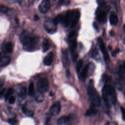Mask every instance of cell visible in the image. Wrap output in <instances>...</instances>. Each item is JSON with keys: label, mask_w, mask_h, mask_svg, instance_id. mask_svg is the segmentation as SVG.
Masks as SVG:
<instances>
[{"label": "cell", "mask_w": 125, "mask_h": 125, "mask_svg": "<svg viewBox=\"0 0 125 125\" xmlns=\"http://www.w3.org/2000/svg\"><path fill=\"white\" fill-rule=\"evenodd\" d=\"M21 42L24 49L28 51H33L38 48L39 38L27 31H23L20 36Z\"/></svg>", "instance_id": "1"}, {"label": "cell", "mask_w": 125, "mask_h": 125, "mask_svg": "<svg viewBox=\"0 0 125 125\" xmlns=\"http://www.w3.org/2000/svg\"><path fill=\"white\" fill-rule=\"evenodd\" d=\"M80 17V12L78 9L68 10L63 14V22L62 25L64 27H73L76 25Z\"/></svg>", "instance_id": "2"}, {"label": "cell", "mask_w": 125, "mask_h": 125, "mask_svg": "<svg viewBox=\"0 0 125 125\" xmlns=\"http://www.w3.org/2000/svg\"><path fill=\"white\" fill-rule=\"evenodd\" d=\"M102 95L104 102L107 106H109L111 104H115L117 98L114 88L110 85H104L102 89Z\"/></svg>", "instance_id": "3"}, {"label": "cell", "mask_w": 125, "mask_h": 125, "mask_svg": "<svg viewBox=\"0 0 125 125\" xmlns=\"http://www.w3.org/2000/svg\"><path fill=\"white\" fill-rule=\"evenodd\" d=\"M87 92L91 104L95 106L100 105L101 104V99L98 92L94 87L92 80H91L89 82Z\"/></svg>", "instance_id": "4"}, {"label": "cell", "mask_w": 125, "mask_h": 125, "mask_svg": "<svg viewBox=\"0 0 125 125\" xmlns=\"http://www.w3.org/2000/svg\"><path fill=\"white\" fill-rule=\"evenodd\" d=\"M97 20L100 23H104L106 21V11L104 4H101L96 11Z\"/></svg>", "instance_id": "5"}, {"label": "cell", "mask_w": 125, "mask_h": 125, "mask_svg": "<svg viewBox=\"0 0 125 125\" xmlns=\"http://www.w3.org/2000/svg\"><path fill=\"white\" fill-rule=\"evenodd\" d=\"M37 89L38 92L42 93L47 91L49 88V82L45 78L39 79L36 83Z\"/></svg>", "instance_id": "6"}, {"label": "cell", "mask_w": 125, "mask_h": 125, "mask_svg": "<svg viewBox=\"0 0 125 125\" xmlns=\"http://www.w3.org/2000/svg\"><path fill=\"white\" fill-rule=\"evenodd\" d=\"M43 27L46 32L49 34H53L57 30V24L53 20H46L43 24Z\"/></svg>", "instance_id": "7"}, {"label": "cell", "mask_w": 125, "mask_h": 125, "mask_svg": "<svg viewBox=\"0 0 125 125\" xmlns=\"http://www.w3.org/2000/svg\"><path fill=\"white\" fill-rule=\"evenodd\" d=\"M97 42H98V44L100 47V49L102 53L103 54L104 60L105 61H108L109 60V57L108 52L105 48L104 43L103 42V40H102V39L101 38L99 37L97 39Z\"/></svg>", "instance_id": "8"}, {"label": "cell", "mask_w": 125, "mask_h": 125, "mask_svg": "<svg viewBox=\"0 0 125 125\" xmlns=\"http://www.w3.org/2000/svg\"><path fill=\"white\" fill-rule=\"evenodd\" d=\"M51 4L49 0H42L39 6L40 12L42 14L47 13L50 9Z\"/></svg>", "instance_id": "9"}, {"label": "cell", "mask_w": 125, "mask_h": 125, "mask_svg": "<svg viewBox=\"0 0 125 125\" xmlns=\"http://www.w3.org/2000/svg\"><path fill=\"white\" fill-rule=\"evenodd\" d=\"M13 49V44L11 42H3L1 44V49L3 53H11Z\"/></svg>", "instance_id": "10"}, {"label": "cell", "mask_w": 125, "mask_h": 125, "mask_svg": "<svg viewBox=\"0 0 125 125\" xmlns=\"http://www.w3.org/2000/svg\"><path fill=\"white\" fill-rule=\"evenodd\" d=\"M61 104L59 102H55L50 108V112L53 115H58L61 110Z\"/></svg>", "instance_id": "11"}, {"label": "cell", "mask_w": 125, "mask_h": 125, "mask_svg": "<svg viewBox=\"0 0 125 125\" xmlns=\"http://www.w3.org/2000/svg\"><path fill=\"white\" fill-rule=\"evenodd\" d=\"M89 68V64H86L83 68L81 72H80L79 74V79L80 80V81L82 82H83L85 81L88 74Z\"/></svg>", "instance_id": "12"}, {"label": "cell", "mask_w": 125, "mask_h": 125, "mask_svg": "<svg viewBox=\"0 0 125 125\" xmlns=\"http://www.w3.org/2000/svg\"><path fill=\"white\" fill-rule=\"evenodd\" d=\"M54 55L53 52H49L44 58L43 62L45 65L49 66L50 65L54 60Z\"/></svg>", "instance_id": "13"}, {"label": "cell", "mask_w": 125, "mask_h": 125, "mask_svg": "<svg viewBox=\"0 0 125 125\" xmlns=\"http://www.w3.org/2000/svg\"><path fill=\"white\" fill-rule=\"evenodd\" d=\"M62 62L64 67H67L69 66L70 62L67 51L66 50H64L62 51Z\"/></svg>", "instance_id": "14"}, {"label": "cell", "mask_w": 125, "mask_h": 125, "mask_svg": "<svg viewBox=\"0 0 125 125\" xmlns=\"http://www.w3.org/2000/svg\"><path fill=\"white\" fill-rule=\"evenodd\" d=\"M10 62V58L7 56H1L0 57V66L4 67L8 65Z\"/></svg>", "instance_id": "15"}, {"label": "cell", "mask_w": 125, "mask_h": 125, "mask_svg": "<svg viewBox=\"0 0 125 125\" xmlns=\"http://www.w3.org/2000/svg\"><path fill=\"white\" fill-rule=\"evenodd\" d=\"M70 119V117L68 116H62L58 119L57 121V125H63L66 124L67 123L69 122Z\"/></svg>", "instance_id": "16"}, {"label": "cell", "mask_w": 125, "mask_h": 125, "mask_svg": "<svg viewBox=\"0 0 125 125\" xmlns=\"http://www.w3.org/2000/svg\"><path fill=\"white\" fill-rule=\"evenodd\" d=\"M77 34L75 31H72L71 32L67 38V42L68 43L74 42L77 41Z\"/></svg>", "instance_id": "17"}, {"label": "cell", "mask_w": 125, "mask_h": 125, "mask_svg": "<svg viewBox=\"0 0 125 125\" xmlns=\"http://www.w3.org/2000/svg\"><path fill=\"white\" fill-rule=\"evenodd\" d=\"M109 21L110 24L112 25H116L118 22V18L114 12H112L110 15Z\"/></svg>", "instance_id": "18"}, {"label": "cell", "mask_w": 125, "mask_h": 125, "mask_svg": "<svg viewBox=\"0 0 125 125\" xmlns=\"http://www.w3.org/2000/svg\"><path fill=\"white\" fill-rule=\"evenodd\" d=\"M97 113V109L95 108V106L93 105H91L90 107L86 111L85 116H91L92 115L95 114Z\"/></svg>", "instance_id": "19"}, {"label": "cell", "mask_w": 125, "mask_h": 125, "mask_svg": "<svg viewBox=\"0 0 125 125\" xmlns=\"http://www.w3.org/2000/svg\"><path fill=\"white\" fill-rule=\"evenodd\" d=\"M50 47V43L48 39H45L42 43V49L44 52H46Z\"/></svg>", "instance_id": "20"}, {"label": "cell", "mask_w": 125, "mask_h": 125, "mask_svg": "<svg viewBox=\"0 0 125 125\" xmlns=\"http://www.w3.org/2000/svg\"><path fill=\"white\" fill-rule=\"evenodd\" d=\"M12 10L11 9H10L9 8L3 5H1L0 6V12L2 13L3 14H4L5 15H9L10 13H11V11Z\"/></svg>", "instance_id": "21"}, {"label": "cell", "mask_w": 125, "mask_h": 125, "mask_svg": "<svg viewBox=\"0 0 125 125\" xmlns=\"http://www.w3.org/2000/svg\"><path fill=\"white\" fill-rule=\"evenodd\" d=\"M34 84L33 82H30L28 86V93L29 95L32 96L34 94Z\"/></svg>", "instance_id": "22"}, {"label": "cell", "mask_w": 125, "mask_h": 125, "mask_svg": "<svg viewBox=\"0 0 125 125\" xmlns=\"http://www.w3.org/2000/svg\"><path fill=\"white\" fill-rule=\"evenodd\" d=\"M13 92H14V89L13 88L10 87L9 88H8L4 95L5 100H7L8 98H9L11 97L10 96L13 93Z\"/></svg>", "instance_id": "23"}, {"label": "cell", "mask_w": 125, "mask_h": 125, "mask_svg": "<svg viewBox=\"0 0 125 125\" xmlns=\"http://www.w3.org/2000/svg\"><path fill=\"white\" fill-rule=\"evenodd\" d=\"M21 110L22 112L26 115H27L29 116H33V112L32 111L28 110L24 105H23L22 106Z\"/></svg>", "instance_id": "24"}, {"label": "cell", "mask_w": 125, "mask_h": 125, "mask_svg": "<svg viewBox=\"0 0 125 125\" xmlns=\"http://www.w3.org/2000/svg\"><path fill=\"white\" fill-rule=\"evenodd\" d=\"M83 64V61L82 60H80L77 62V64L76 65V70L77 73L79 74L80 73V72L82 67Z\"/></svg>", "instance_id": "25"}, {"label": "cell", "mask_w": 125, "mask_h": 125, "mask_svg": "<svg viewBox=\"0 0 125 125\" xmlns=\"http://www.w3.org/2000/svg\"><path fill=\"white\" fill-rule=\"evenodd\" d=\"M26 95V89L25 87H24L21 89L19 93V96L22 98H23L25 97Z\"/></svg>", "instance_id": "26"}, {"label": "cell", "mask_w": 125, "mask_h": 125, "mask_svg": "<svg viewBox=\"0 0 125 125\" xmlns=\"http://www.w3.org/2000/svg\"><path fill=\"white\" fill-rule=\"evenodd\" d=\"M36 100L38 102H42V101L43 100V96H42V93H40V95L37 96V97H36Z\"/></svg>", "instance_id": "27"}, {"label": "cell", "mask_w": 125, "mask_h": 125, "mask_svg": "<svg viewBox=\"0 0 125 125\" xmlns=\"http://www.w3.org/2000/svg\"><path fill=\"white\" fill-rule=\"evenodd\" d=\"M98 54H99L98 51L97 50V49L96 48H95V49L93 50V51H92V56L93 58H94V57L97 56Z\"/></svg>", "instance_id": "28"}, {"label": "cell", "mask_w": 125, "mask_h": 125, "mask_svg": "<svg viewBox=\"0 0 125 125\" xmlns=\"http://www.w3.org/2000/svg\"><path fill=\"white\" fill-rule=\"evenodd\" d=\"M8 122H9V123L11 125H14L15 124H16L17 122V120L16 119L14 118H11L8 120Z\"/></svg>", "instance_id": "29"}, {"label": "cell", "mask_w": 125, "mask_h": 125, "mask_svg": "<svg viewBox=\"0 0 125 125\" xmlns=\"http://www.w3.org/2000/svg\"><path fill=\"white\" fill-rule=\"evenodd\" d=\"M15 100H16V99H15V97H14V96H11V97L9 98V101H8L9 103L10 104H13L15 103Z\"/></svg>", "instance_id": "30"}, {"label": "cell", "mask_w": 125, "mask_h": 125, "mask_svg": "<svg viewBox=\"0 0 125 125\" xmlns=\"http://www.w3.org/2000/svg\"><path fill=\"white\" fill-rule=\"evenodd\" d=\"M8 1V2H10V3H16V2H18L20 4H21L22 0H7Z\"/></svg>", "instance_id": "31"}, {"label": "cell", "mask_w": 125, "mask_h": 125, "mask_svg": "<svg viewBox=\"0 0 125 125\" xmlns=\"http://www.w3.org/2000/svg\"><path fill=\"white\" fill-rule=\"evenodd\" d=\"M121 112L122 114L123 119L125 121V109L123 107H121Z\"/></svg>", "instance_id": "32"}, {"label": "cell", "mask_w": 125, "mask_h": 125, "mask_svg": "<svg viewBox=\"0 0 125 125\" xmlns=\"http://www.w3.org/2000/svg\"><path fill=\"white\" fill-rule=\"evenodd\" d=\"M119 51H120V50H119L118 48L116 50H115L113 52V53H112V56H115L116 55V54L117 53H118L119 52Z\"/></svg>", "instance_id": "33"}, {"label": "cell", "mask_w": 125, "mask_h": 125, "mask_svg": "<svg viewBox=\"0 0 125 125\" xmlns=\"http://www.w3.org/2000/svg\"><path fill=\"white\" fill-rule=\"evenodd\" d=\"M93 27H94V28H95L97 31H98V30H99L98 26V25L96 24V22H94V23H93Z\"/></svg>", "instance_id": "34"}, {"label": "cell", "mask_w": 125, "mask_h": 125, "mask_svg": "<svg viewBox=\"0 0 125 125\" xmlns=\"http://www.w3.org/2000/svg\"><path fill=\"white\" fill-rule=\"evenodd\" d=\"M5 90V88H3L2 90H1V91H0V97H1L4 95Z\"/></svg>", "instance_id": "35"}, {"label": "cell", "mask_w": 125, "mask_h": 125, "mask_svg": "<svg viewBox=\"0 0 125 125\" xmlns=\"http://www.w3.org/2000/svg\"><path fill=\"white\" fill-rule=\"evenodd\" d=\"M4 84V80H2L1 79L0 80V87H2V86H3Z\"/></svg>", "instance_id": "36"}, {"label": "cell", "mask_w": 125, "mask_h": 125, "mask_svg": "<svg viewBox=\"0 0 125 125\" xmlns=\"http://www.w3.org/2000/svg\"><path fill=\"white\" fill-rule=\"evenodd\" d=\"M66 76L68 77L70 75V73L69 70L68 69L66 70Z\"/></svg>", "instance_id": "37"}, {"label": "cell", "mask_w": 125, "mask_h": 125, "mask_svg": "<svg viewBox=\"0 0 125 125\" xmlns=\"http://www.w3.org/2000/svg\"><path fill=\"white\" fill-rule=\"evenodd\" d=\"M39 17H38L37 15H35V16H34V20H35V21H38V20H39Z\"/></svg>", "instance_id": "38"}, {"label": "cell", "mask_w": 125, "mask_h": 125, "mask_svg": "<svg viewBox=\"0 0 125 125\" xmlns=\"http://www.w3.org/2000/svg\"><path fill=\"white\" fill-rule=\"evenodd\" d=\"M122 66V68H123L124 71L125 73V62H124L123 65L122 66Z\"/></svg>", "instance_id": "39"}, {"label": "cell", "mask_w": 125, "mask_h": 125, "mask_svg": "<svg viewBox=\"0 0 125 125\" xmlns=\"http://www.w3.org/2000/svg\"><path fill=\"white\" fill-rule=\"evenodd\" d=\"M110 35H111V36H113V35H114V33H113V32L112 31L110 32Z\"/></svg>", "instance_id": "40"}, {"label": "cell", "mask_w": 125, "mask_h": 125, "mask_svg": "<svg viewBox=\"0 0 125 125\" xmlns=\"http://www.w3.org/2000/svg\"><path fill=\"white\" fill-rule=\"evenodd\" d=\"M108 49H109L110 50H111V47L110 45H109V46H108Z\"/></svg>", "instance_id": "41"}, {"label": "cell", "mask_w": 125, "mask_h": 125, "mask_svg": "<svg viewBox=\"0 0 125 125\" xmlns=\"http://www.w3.org/2000/svg\"><path fill=\"white\" fill-rule=\"evenodd\" d=\"M46 125H50L48 124V121H47V123H46Z\"/></svg>", "instance_id": "42"}, {"label": "cell", "mask_w": 125, "mask_h": 125, "mask_svg": "<svg viewBox=\"0 0 125 125\" xmlns=\"http://www.w3.org/2000/svg\"><path fill=\"white\" fill-rule=\"evenodd\" d=\"M124 30H125V24L124 25Z\"/></svg>", "instance_id": "43"}]
</instances>
